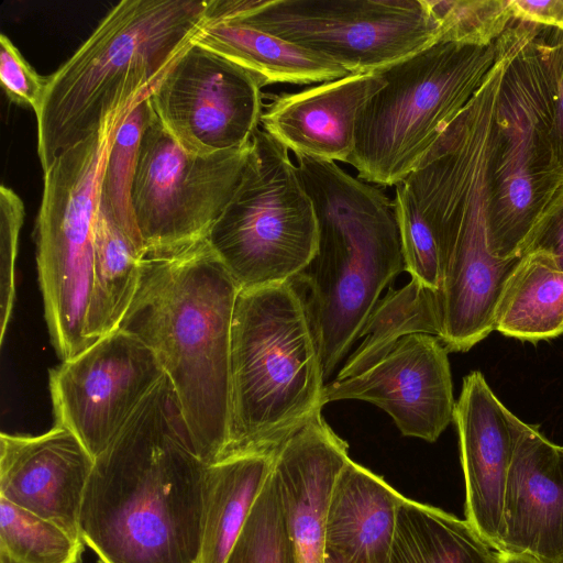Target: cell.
Instances as JSON below:
<instances>
[{
  "label": "cell",
  "instance_id": "1",
  "mask_svg": "<svg viewBox=\"0 0 563 563\" xmlns=\"http://www.w3.org/2000/svg\"><path fill=\"white\" fill-rule=\"evenodd\" d=\"M208 465L164 375L95 459L84 543L101 563H200Z\"/></svg>",
  "mask_w": 563,
  "mask_h": 563
},
{
  "label": "cell",
  "instance_id": "2",
  "mask_svg": "<svg viewBox=\"0 0 563 563\" xmlns=\"http://www.w3.org/2000/svg\"><path fill=\"white\" fill-rule=\"evenodd\" d=\"M240 287L207 238L146 255L119 328L142 340L170 380L195 450L207 464L227 448L231 328Z\"/></svg>",
  "mask_w": 563,
  "mask_h": 563
},
{
  "label": "cell",
  "instance_id": "3",
  "mask_svg": "<svg viewBox=\"0 0 563 563\" xmlns=\"http://www.w3.org/2000/svg\"><path fill=\"white\" fill-rule=\"evenodd\" d=\"M296 166L314 207L318 245L294 279L307 301L327 379L405 262L394 200L379 186L334 162L296 156Z\"/></svg>",
  "mask_w": 563,
  "mask_h": 563
},
{
  "label": "cell",
  "instance_id": "4",
  "mask_svg": "<svg viewBox=\"0 0 563 563\" xmlns=\"http://www.w3.org/2000/svg\"><path fill=\"white\" fill-rule=\"evenodd\" d=\"M207 0H122L53 74L36 114L43 168L117 108L148 96L195 41Z\"/></svg>",
  "mask_w": 563,
  "mask_h": 563
},
{
  "label": "cell",
  "instance_id": "5",
  "mask_svg": "<svg viewBox=\"0 0 563 563\" xmlns=\"http://www.w3.org/2000/svg\"><path fill=\"white\" fill-rule=\"evenodd\" d=\"M324 380L298 283L240 289L231 328L229 438L221 459L276 454L322 410Z\"/></svg>",
  "mask_w": 563,
  "mask_h": 563
},
{
  "label": "cell",
  "instance_id": "6",
  "mask_svg": "<svg viewBox=\"0 0 563 563\" xmlns=\"http://www.w3.org/2000/svg\"><path fill=\"white\" fill-rule=\"evenodd\" d=\"M488 46L437 42L379 71L385 80L361 110L346 164L358 178L396 186L418 166L494 66Z\"/></svg>",
  "mask_w": 563,
  "mask_h": 563
},
{
  "label": "cell",
  "instance_id": "7",
  "mask_svg": "<svg viewBox=\"0 0 563 563\" xmlns=\"http://www.w3.org/2000/svg\"><path fill=\"white\" fill-rule=\"evenodd\" d=\"M137 101L113 110L96 132L59 153L43 172L36 265L49 338L62 361L90 346L87 317L100 181L118 128Z\"/></svg>",
  "mask_w": 563,
  "mask_h": 563
},
{
  "label": "cell",
  "instance_id": "8",
  "mask_svg": "<svg viewBox=\"0 0 563 563\" xmlns=\"http://www.w3.org/2000/svg\"><path fill=\"white\" fill-rule=\"evenodd\" d=\"M525 31L504 73L489 153V249L498 258L521 256L541 211L563 181L553 134L552 98L534 41Z\"/></svg>",
  "mask_w": 563,
  "mask_h": 563
},
{
  "label": "cell",
  "instance_id": "9",
  "mask_svg": "<svg viewBox=\"0 0 563 563\" xmlns=\"http://www.w3.org/2000/svg\"><path fill=\"white\" fill-rule=\"evenodd\" d=\"M207 239L240 289L289 282L317 251L316 211L297 166L261 126L240 185Z\"/></svg>",
  "mask_w": 563,
  "mask_h": 563
},
{
  "label": "cell",
  "instance_id": "10",
  "mask_svg": "<svg viewBox=\"0 0 563 563\" xmlns=\"http://www.w3.org/2000/svg\"><path fill=\"white\" fill-rule=\"evenodd\" d=\"M220 18L325 56L350 74L377 73L438 42L426 0H208L205 19Z\"/></svg>",
  "mask_w": 563,
  "mask_h": 563
},
{
  "label": "cell",
  "instance_id": "11",
  "mask_svg": "<svg viewBox=\"0 0 563 563\" xmlns=\"http://www.w3.org/2000/svg\"><path fill=\"white\" fill-rule=\"evenodd\" d=\"M250 146L194 154L154 114L141 141L132 188L146 255L175 253L208 236L240 185Z\"/></svg>",
  "mask_w": 563,
  "mask_h": 563
},
{
  "label": "cell",
  "instance_id": "12",
  "mask_svg": "<svg viewBox=\"0 0 563 563\" xmlns=\"http://www.w3.org/2000/svg\"><path fill=\"white\" fill-rule=\"evenodd\" d=\"M257 78L224 56L192 43L148 96L155 118L186 151L198 155L247 145L264 110Z\"/></svg>",
  "mask_w": 563,
  "mask_h": 563
},
{
  "label": "cell",
  "instance_id": "13",
  "mask_svg": "<svg viewBox=\"0 0 563 563\" xmlns=\"http://www.w3.org/2000/svg\"><path fill=\"white\" fill-rule=\"evenodd\" d=\"M164 375L154 352L119 328L49 369L55 423L96 459Z\"/></svg>",
  "mask_w": 563,
  "mask_h": 563
},
{
  "label": "cell",
  "instance_id": "14",
  "mask_svg": "<svg viewBox=\"0 0 563 563\" xmlns=\"http://www.w3.org/2000/svg\"><path fill=\"white\" fill-rule=\"evenodd\" d=\"M448 353L437 336L407 335L366 371L325 384L323 406L344 399L368 401L385 410L402 435L435 442L454 418Z\"/></svg>",
  "mask_w": 563,
  "mask_h": 563
},
{
  "label": "cell",
  "instance_id": "15",
  "mask_svg": "<svg viewBox=\"0 0 563 563\" xmlns=\"http://www.w3.org/2000/svg\"><path fill=\"white\" fill-rule=\"evenodd\" d=\"M512 459L499 553L563 563V446L510 411Z\"/></svg>",
  "mask_w": 563,
  "mask_h": 563
},
{
  "label": "cell",
  "instance_id": "16",
  "mask_svg": "<svg viewBox=\"0 0 563 563\" xmlns=\"http://www.w3.org/2000/svg\"><path fill=\"white\" fill-rule=\"evenodd\" d=\"M95 459L68 429L0 435V497L64 529L77 541Z\"/></svg>",
  "mask_w": 563,
  "mask_h": 563
},
{
  "label": "cell",
  "instance_id": "17",
  "mask_svg": "<svg viewBox=\"0 0 563 563\" xmlns=\"http://www.w3.org/2000/svg\"><path fill=\"white\" fill-rule=\"evenodd\" d=\"M509 416L510 410L493 393L481 372L464 377L453 421L465 481V516L497 552L514 450Z\"/></svg>",
  "mask_w": 563,
  "mask_h": 563
},
{
  "label": "cell",
  "instance_id": "18",
  "mask_svg": "<svg viewBox=\"0 0 563 563\" xmlns=\"http://www.w3.org/2000/svg\"><path fill=\"white\" fill-rule=\"evenodd\" d=\"M347 450L319 411L274 456L297 563H324L328 506L334 482L350 460Z\"/></svg>",
  "mask_w": 563,
  "mask_h": 563
},
{
  "label": "cell",
  "instance_id": "19",
  "mask_svg": "<svg viewBox=\"0 0 563 563\" xmlns=\"http://www.w3.org/2000/svg\"><path fill=\"white\" fill-rule=\"evenodd\" d=\"M384 84L378 73L350 74L276 95L264 107L261 128L296 156L347 163L358 114Z\"/></svg>",
  "mask_w": 563,
  "mask_h": 563
},
{
  "label": "cell",
  "instance_id": "20",
  "mask_svg": "<svg viewBox=\"0 0 563 563\" xmlns=\"http://www.w3.org/2000/svg\"><path fill=\"white\" fill-rule=\"evenodd\" d=\"M404 496L351 459L339 473L325 522V554L341 563H388Z\"/></svg>",
  "mask_w": 563,
  "mask_h": 563
},
{
  "label": "cell",
  "instance_id": "21",
  "mask_svg": "<svg viewBox=\"0 0 563 563\" xmlns=\"http://www.w3.org/2000/svg\"><path fill=\"white\" fill-rule=\"evenodd\" d=\"M194 42L245 68L262 87L322 84L350 75L325 56L233 18L205 19Z\"/></svg>",
  "mask_w": 563,
  "mask_h": 563
},
{
  "label": "cell",
  "instance_id": "22",
  "mask_svg": "<svg viewBox=\"0 0 563 563\" xmlns=\"http://www.w3.org/2000/svg\"><path fill=\"white\" fill-rule=\"evenodd\" d=\"M274 456L233 455L208 465L200 563H225L272 472Z\"/></svg>",
  "mask_w": 563,
  "mask_h": 563
},
{
  "label": "cell",
  "instance_id": "23",
  "mask_svg": "<svg viewBox=\"0 0 563 563\" xmlns=\"http://www.w3.org/2000/svg\"><path fill=\"white\" fill-rule=\"evenodd\" d=\"M388 563H500V554L466 519L404 497Z\"/></svg>",
  "mask_w": 563,
  "mask_h": 563
},
{
  "label": "cell",
  "instance_id": "24",
  "mask_svg": "<svg viewBox=\"0 0 563 563\" xmlns=\"http://www.w3.org/2000/svg\"><path fill=\"white\" fill-rule=\"evenodd\" d=\"M495 330L521 341L563 333V271L539 254H525L500 297Z\"/></svg>",
  "mask_w": 563,
  "mask_h": 563
},
{
  "label": "cell",
  "instance_id": "25",
  "mask_svg": "<svg viewBox=\"0 0 563 563\" xmlns=\"http://www.w3.org/2000/svg\"><path fill=\"white\" fill-rule=\"evenodd\" d=\"M426 333L441 336L440 294L415 280L400 289L390 288L379 299L366 319L358 339V347L340 369L336 379H344L366 371L402 338Z\"/></svg>",
  "mask_w": 563,
  "mask_h": 563
},
{
  "label": "cell",
  "instance_id": "26",
  "mask_svg": "<svg viewBox=\"0 0 563 563\" xmlns=\"http://www.w3.org/2000/svg\"><path fill=\"white\" fill-rule=\"evenodd\" d=\"M153 118L154 112L146 96L134 104L118 128L100 181L99 209L124 231L140 239L132 188L141 141Z\"/></svg>",
  "mask_w": 563,
  "mask_h": 563
},
{
  "label": "cell",
  "instance_id": "27",
  "mask_svg": "<svg viewBox=\"0 0 563 563\" xmlns=\"http://www.w3.org/2000/svg\"><path fill=\"white\" fill-rule=\"evenodd\" d=\"M84 542L0 497V552L20 563H80Z\"/></svg>",
  "mask_w": 563,
  "mask_h": 563
},
{
  "label": "cell",
  "instance_id": "28",
  "mask_svg": "<svg viewBox=\"0 0 563 563\" xmlns=\"http://www.w3.org/2000/svg\"><path fill=\"white\" fill-rule=\"evenodd\" d=\"M225 563H297L274 468Z\"/></svg>",
  "mask_w": 563,
  "mask_h": 563
},
{
  "label": "cell",
  "instance_id": "29",
  "mask_svg": "<svg viewBox=\"0 0 563 563\" xmlns=\"http://www.w3.org/2000/svg\"><path fill=\"white\" fill-rule=\"evenodd\" d=\"M438 25V42L493 44L512 22L511 0H426Z\"/></svg>",
  "mask_w": 563,
  "mask_h": 563
},
{
  "label": "cell",
  "instance_id": "30",
  "mask_svg": "<svg viewBox=\"0 0 563 563\" xmlns=\"http://www.w3.org/2000/svg\"><path fill=\"white\" fill-rule=\"evenodd\" d=\"M395 188L394 205L405 271L412 280L439 291L443 283L444 263L437 238L410 191L402 184Z\"/></svg>",
  "mask_w": 563,
  "mask_h": 563
},
{
  "label": "cell",
  "instance_id": "31",
  "mask_svg": "<svg viewBox=\"0 0 563 563\" xmlns=\"http://www.w3.org/2000/svg\"><path fill=\"white\" fill-rule=\"evenodd\" d=\"M24 203L15 191L0 187V341L2 343L15 300V263Z\"/></svg>",
  "mask_w": 563,
  "mask_h": 563
},
{
  "label": "cell",
  "instance_id": "32",
  "mask_svg": "<svg viewBox=\"0 0 563 563\" xmlns=\"http://www.w3.org/2000/svg\"><path fill=\"white\" fill-rule=\"evenodd\" d=\"M0 80L12 102L31 108L35 115L38 113L47 87V76H41L5 34L0 35Z\"/></svg>",
  "mask_w": 563,
  "mask_h": 563
},
{
  "label": "cell",
  "instance_id": "33",
  "mask_svg": "<svg viewBox=\"0 0 563 563\" xmlns=\"http://www.w3.org/2000/svg\"><path fill=\"white\" fill-rule=\"evenodd\" d=\"M534 41L551 89L553 134L563 169V31L538 24Z\"/></svg>",
  "mask_w": 563,
  "mask_h": 563
},
{
  "label": "cell",
  "instance_id": "34",
  "mask_svg": "<svg viewBox=\"0 0 563 563\" xmlns=\"http://www.w3.org/2000/svg\"><path fill=\"white\" fill-rule=\"evenodd\" d=\"M520 254H539L563 271V181L534 222Z\"/></svg>",
  "mask_w": 563,
  "mask_h": 563
},
{
  "label": "cell",
  "instance_id": "35",
  "mask_svg": "<svg viewBox=\"0 0 563 563\" xmlns=\"http://www.w3.org/2000/svg\"><path fill=\"white\" fill-rule=\"evenodd\" d=\"M514 18L563 31V0H511Z\"/></svg>",
  "mask_w": 563,
  "mask_h": 563
},
{
  "label": "cell",
  "instance_id": "36",
  "mask_svg": "<svg viewBox=\"0 0 563 563\" xmlns=\"http://www.w3.org/2000/svg\"><path fill=\"white\" fill-rule=\"evenodd\" d=\"M500 563H537L534 560L517 554L499 553Z\"/></svg>",
  "mask_w": 563,
  "mask_h": 563
},
{
  "label": "cell",
  "instance_id": "37",
  "mask_svg": "<svg viewBox=\"0 0 563 563\" xmlns=\"http://www.w3.org/2000/svg\"><path fill=\"white\" fill-rule=\"evenodd\" d=\"M0 563H20V562L15 561L12 558H10L9 555L0 552Z\"/></svg>",
  "mask_w": 563,
  "mask_h": 563
},
{
  "label": "cell",
  "instance_id": "38",
  "mask_svg": "<svg viewBox=\"0 0 563 563\" xmlns=\"http://www.w3.org/2000/svg\"><path fill=\"white\" fill-rule=\"evenodd\" d=\"M324 563H341L339 560L332 558L331 555L325 554Z\"/></svg>",
  "mask_w": 563,
  "mask_h": 563
}]
</instances>
